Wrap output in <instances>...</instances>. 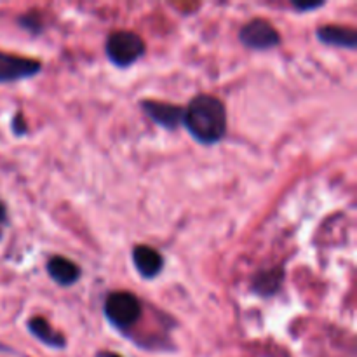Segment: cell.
<instances>
[{"instance_id": "obj_5", "label": "cell", "mask_w": 357, "mask_h": 357, "mask_svg": "<svg viewBox=\"0 0 357 357\" xmlns=\"http://www.w3.org/2000/svg\"><path fill=\"white\" fill-rule=\"evenodd\" d=\"M42 63L35 58L0 51V84H13L38 75Z\"/></svg>"}, {"instance_id": "obj_3", "label": "cell", "mask_w": 357, "mask_h": 357, "mask_svg": "<svg viewBox=\"0 0 357 357\" xmlns=\"http://www.w3.org/2000/svg\"><path fill=\"white\" fill-rule=\"evenodd\" d=\"M103 312L108 323L121 331H128L135 326L143 314L142 302L129 291H114L105 298Z\"/></svg>"}, {"instance_id": "obj_11", "label": "cell", "mask_w": 357, "mask_h": 357, "mask_svg": "<svg viewBox=\"0 0 357 357\" xmlns=\"http://www.w3.org/2000/svg\"><path fill=\"white\" fill-rule=\"evenodd\" d=\"M282 282H284V268L271 267L265 268V271H260L255 275L253 282H251V288H253V291L257 295L268 298V296L278 295Z\"/></svg>"}, {"instance_id": "obj_15", "label": "cell", "mask_w": 357, "mask_h": 357, "mask_svg": "<svg viewBox=\"0 0 357 357\" xmlns=\"http://www.w3.org/2000/svg\"><path fill=\"white\" fill-rule=\"evenodd\" d=\"M98 357H121L119 354H114V352H100Z\"/></svg>"}, {"instance_id": "obj_14", "label": "cell", "mask_w": 357, "mask_h": 357, "mask_svg": "<svg viewBox=\"0 0 357 357\" xmlns=\"http://www.w3.org/2000/svg\"><path fill=\"white\" fill-rule=\"evenodd\" d=\"M324 2H312V3H293V9L298 10V13H305V10H314L323 7Z\"/></svg>"}, {"instance_id": "obj_7", "label": "cell", "mask_w": 357, "mask_h": 357, "mask_svg": "<svg viewBox=\"0 0 357 357\" xmlns=\"http://www.w3.org/2000/svg\"><path fill=\"white\" fill-rule=\"evenodd\" d=\"M132 264L143 279H155L164 268V258L155 248L138 244L132 248Z\"/></svg>"}, {"instance_id": "obj_4", "label": "cell", "mask_w": 357, "mask_h": 357, "mask_svg": "<svg viewBox=\"0 0 357 357\" xmlns=\"http://www.w3.org/2000/svg\"><path fill=\"white\" fill-rule=\"evenodd\" d=\"M239 40L243 42L244 47L253 51H268L281 44V33L267 20L255 17L241 28Z\"/></svg>"}, {"instance_id": "obj_2", "label": "cell", "mask_w": 357, "mask_h": 357, "mask_svg": "<svg viewBox=\"0 0 357 357\" xmlns=\"http://www.w3.org/2000/svg\"><path fill=\"white\" fill-rule=\"evenodd\" d=\"M145 40L138 33L129 30H117L108 35L105 52L112 65L117 68H129L145 54Z\"/></svg>"}, {"instance_id": "obj_9", "label": "cell", "mask_w": 357, "mask_h": 357, "mask_svg": "<svg viewBox=\"0 0 357 357\" xmlns=\"http://www.w3.org/2000/svg\"><path fill=\"white\" fill-rule=\"evenodd\" d=\"M316 37L323 44L333 45L342 49L357 47V31L352 26H342V24H323L317 28Z\"/></svg>"}, {"instance_id": "obj_10", "label": "cell", "mask_w": 357, "mask_h": 357, "mask_svg": "<svg viewBox=\"0 0 357 357\" xmlns=\"http://www.w3.org/2000/svg\"><path fill=\"white\" fill-rule=\"evenodd\" d=\"M28 331L37 338L38 342H42L44 345L52 349H65L66 347V338L65 335L59 333L58 330L51 326L47 323V319L42 316H31L26 323Z\"/></svg>"}, {"instance_id": "obj_6", "label": "cell", "mask_w": 357, "mask_h": 357, "mask_svg": "<svg viewBox=\"0 0 357 357\" xmlns=\"http://www.w3.org/2000/svg\"><path fill=\"white\" fill-rule=\"evenodd\" d=\"M139 105H142L143 112H145L155 124H159L160 128L174 131V129H178L183 124L185 108L180 107V105L166 103V101L157 100H143Z\"/></svg>"}, {"instance_id": "obj_12", "label": "cell", "mask_w": 357, "mask_h": 357, "mask_svg": "<svg viewBox=\"0 0 357 357\" xmlns=\"http://www.w3.org/2000/svg\"><path fill=\"white\" fill-rule=\"evenodd\" d=\"M17 24L21 26V30H26V31H31L33 35L40 33L42 28H44V24H42L40 21V14H35V13H26L23 14V16L17 17Z\"/></svg>"}, {"instance_id": "obj_8", "label": "cell", "mask_w": 357, "mask_h": 357, "mask_svg": "<svg viewBox=\"0 0 357 357\" xmlns=\"http://www.w3.org/2000/svg\"><path fill=\"white\" fill-rule=\"evenodd\" d=\"M45 268H47L49 278L58 286H63V288H70V286L77 284L80 275H82V271H80V267L75 261L68 260L65 257H59V255L49 258Z\"/></svg>"}, {"instance_id": "obj_1", "label": "cell", "mask_w": 357, "mask_h": 357, "mask_svg": "<svg viewBox=\"0 0 357 357\" xmlns=\"http://www.w3.org/2000/svg\"><path fill=\"white\" fill-rule=\"evenodd\" d=\"M183 126L202 145H216L227 135V108L213 94H197L185 108Z\"/></svg>"}, {"instance_id": "obj_13", "label": "cell", "mask_w": 357, "mask_h": 357, "mask_svg": "<svg viewBox=\"0 0 357 357\" xmlns=\"http://www.w3.org/2000/svg\"><path fill=\"white\" fill-rule=\"evenodd\" d=\"M7 225H9V213H7L6 202L0 201V241H2Z\"/></svg>"}]
</instances>
